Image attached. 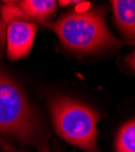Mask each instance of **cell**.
Masks as SVG:
<instances>
[{
	"label": "cell",
	"instance_id": "6da1fadb",
	"mask_svg": "<svg viewBox=\"0 0 135 152\" xmlns=\"http://www.w3.org/2000/svg\"><path fill=\"white\" fill-rule=\"evenodd\" d=\"M16 144L49 152L46 133L28 99L0 69V145L5 152H14Z\"/></svg>",
	"mask_w": 135,
	"mask_h": 152
},
{
	"label": "cell",
	"instance_id": "7a4b0ae2",
	"mask_svg": "<svg viewBox=\"0 0 135 152\" xmlns=\"http://www.w3.org/2000/svg\"><path fill=\"white\" fill-rule=\"evenodd\" d=\"M53 29L68 50L80 54L97 53L119 44L99 10H77L62 16Z\"/></svg>",
	"mask_w": 135,
	"mask_h": 152
},
{
	"label": "cell",
	"instance_id": "3957f363",
	"mask_svg": "<svg viewBox=\"0 0 135 152\" xmlns=\"http://www.w3.org/2000/svg\"><path fill=\"white\" fill-rule=\"evenodd\" d=\"M49 110L53 125L61 139L85 152H99L97 123L101 116L95 110L66 96L51 99Z\"/></svg>",
	"mask_w": 135,
	"mask_h": 152
},
{
	"label": "cell",
	"instance_id": "277c9868",
	"mask_svg": "<svg viewBox=\"0 0 135 152\" xmlns=\"http://www.w3.org/2000/svg\"><path fill=\"white\" fill-rule=\"evenodd\" d=\"M57 3L54 0H21L10 1L1 7V18L5 23L22 20V21H38L45 22L56 11Z\"/></svg>",
	"mask_w": 135,
	"mask_h": 152
},
{
	"label": "cell",
	"instance_id": "5b68a950",
	"mask_svg": "<svg viewBox=\"0 0 135 152\" xmlns=\"http://www.w3.org/2000/svg\"><path fill=\"white\" fill-rule=\"evenodd\" d=\"M38 26L34 22L16 20L6 24L5 44L7 57L16 61L27 56L34 44Z\"/></svg>",
	"mask_w": 135,
	"mask_h": 152
},
{
	"label": "cell",
	"instance_id": "8992f818",
	"mask_svg": "<svg viewBox=\"0 0 135 152\" xmlns=\"http://www.w3.org/2000/svg\"><path fill=\"white\" fill-rule=\"evenodd\" d=\"M111 6L119 32L135 42V0H112Z\"/></svg>",
	"mask_w": 135,
	"mask_h": 152
},
{
	"label": "cell",
	"instance_id": "52a82bcc",
	"mask_svg": "<svg viewBox=\"0 0 135 152\" xmlns=\"http://www.w3.org/2000/svg\"><path fill=\"white\" fill-rule=\"evenodd\" d=\"M116 152H135V118L124 123L118 130Z\"/></svg>",
	"mask_w": 135,
	"mask_h": 152
},
{
	"label": "cell",
	"instance_id": "ba28073f",
	"mask_svg": "<svg viewBox=\"0 0 135 152\" xmlns=\"http://www.w3.org/2000/svg\"><path fill=\"white\" fill-rule=\"evenodd\" d=\"M5 29H6V26L1 18V15H0V49H1L3 43L5 40Z\"/></svg>",
	"mask_w": 135,
	"mask_h": 152
},
{
	"label": "cell",
	"instance_id": "9c48e42d",
	"mask_svg": "<svg viewBox=\"0 0 135 152\" xmlns=\"http://www.w3.org/2000/svg\"><path fill=\"white\" fill-rule=\"evenodd\" d=\"M127 63H128V66L135 72V51L127 57Z\"/></svg>",
	"mask_w": 135,
	"mask_h": 152
},
{
	"label": "cell",
	"instance_id": "30bf717a",
	"mask_svg": "<svg viewBox=\"0 0 135 152\" xmlns=\"http://www.w3.org/2000/svg\"><path fill=\"white\" fill-rule=\"evenodd\" d=\"M20 152H27V151H24V150H21V151H20Z\"/></svg>",
	"mask_w": 135,
	"mask_h": 152
}]
</instances>
